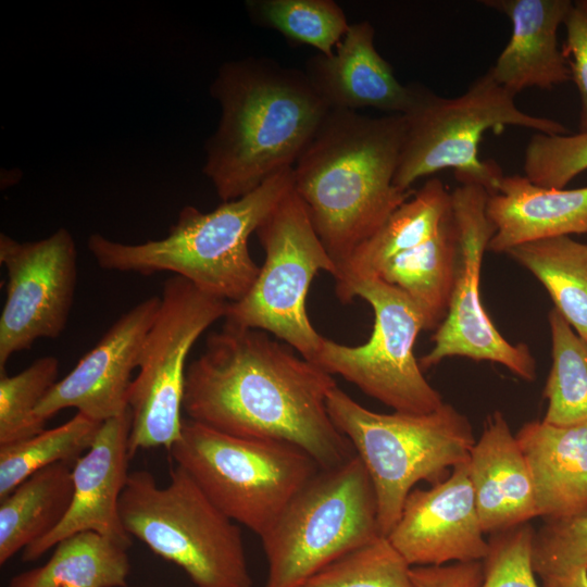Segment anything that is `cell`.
Instances as JSON below:
<instances>
[{"instance_id":"cell-27","label":"cell","mask_w":587,"mask_h":587,"mask_svg":"<svg viewBox=\"0 0 587 587\" xmlns=\"http://www.w3.org/2000/svg\"><path fill=\"white\" fill-rule=\"evenodd\" d=\"M507 254L541 283L554 309L587 338V243L560 236L517 246Z\"/></svg>"},{"instance_id":"cell-16","label":"cell","mask_w":587,"mask_h":587,"mask_svg":"<svg viewBox=\"0 0 587 587\" xmlns=\"http://www.w3.org/2000/svg\"><path fill=\"white\" fill-rule=\"evenodd\" d=\"M484 535L466 461L429 489L414 488L386 537L411 566H438L483 561Z\"/></svg>"},{"instance_id":"cell-18","label":"cell","mask_w":587,"mask_h":587,"mask_svg":"<svg viewBox=\"0 0 587 587\" xmlns=\"http://www.w3.org/2000/svg\"><path fill=\"white\" fill-rule=\"evenodd\" d=\"M374 39L370 22L350 23L333 54L316 53L307 61L304 73L329 109L373 108L388 114H404L410 109L412 85L398 80Z\"/></svg>"},{"instance_id":"cell-17","label":"cell","mask_w":587,"mask_h":587,"mask_svg":"<svg viewBox=\"0 0 587 587\" xmlns=\"http://www.w3.org/2000/svg\"><path fill=\"white\" fill-rule=\"evenodd\" d=\"M129 408L101 423L90 448L72 466L73 496L67 513L43 538L27 546L23 561H35L75 533L92 530L129 548L120 499L128 479Z\"/></svg>"},{"instance_id":"cell-20","label":"cell","mask_w":587,"mask_h":587,"mask_svg":"<svg viewBox=\"0 0 587 587\" xmlns=\"http://www.w3.org/2000/svg\"><path fill=\"white\" fill-rule=\"evenodd\" d=\"M475 504L485 534H497L538 516L532 477L504 415L488 416L467 459Z\"/></svg>"},{"instance_id":"cell-24","label":"cell","mask_w":587,"mask_h":587,"mask_svg":"<svg viewBox=\"0 0 587 587\" xmlns=\"http://www.w3.org/2000/svg\"><path fill=\"white\" fill-rule=\"evenodd\" d=\"M459 236L452 210L437 233L389 260L377 278L399 288L420 309L425 330H436L447 316L455 278Z\"/></svg>"},{"instance_id":"cell-38","label":"cell","mask_w":587,"mask_h":587,"mask_svg":"<svg viewBox=\"0 0 587 587\" xmlns=\"http://www.w3.org/2000/svg\"><path fill=\"white\" fill-rule=\"evenodd\" d=\"M542 587H587V571L554 575L541 578Z\"/></svg>"},{"instance_id":"cell-9","label":"cell","mask_w":587,"mask_h":587,"mask_svg":"<svg viewBox=\"0 0 587 587\" xmlns=\"http://www.w3.org/2000/svg\"><path fill=\"white\" fill-rule=\"evenodd\" d=\"M382 536L367 472L354 454L320 470L260 536L264 587H298L338 558Z\"/></svg>"},{"instance_id":"cell-3","label":"cell","mask_w":587,"mask_h":587,"mask_svg":"<svg viewBox=\"0 0 587 587\" xmlns=\"http://www.w3.org/2000/svg\"><path fill=\"white\" fill-rule=\"evenodd\" d=\"M402 114L330 109L292 167L294 190L340 266L415 192L394 185Z\"/></svg>"},{"instance_id":"cell-26","label":"cell","mask_w":587,"mask_h":587,"mask_svg":"<svg viewBox=\"0 0 587 587\" xmlns=\"http://www.w3.org/2000/svg\"><path fill=\"white\" fill-rule=\"evenodd\" d=\"M46 564L14 576L8 587H127L128 548L92 530L59 541Z\"/></svg>"},{"instance_id":"cell-14","label":"cell","mask_w":587,"mask_h":587,"mask_svg":"<svg viewBox=\"0 0 587 587\" xmlns=\"http://www.w3.org/2000/svg\"><path fill=\"white\" fill-rule=\"evenodd\" d=\"M0 263L8 275L0 315L1 373L11 357L65 329L77 283L76 243L66 228L33 241L1 233Z\"/></svg>"},{"instance_id":"cell-10","label":"cell","mask_w":587,"mask_h":587,"mask_svg":"<svg viewBox=\"0 0 587 587\" xmlns=\"http://www.w3.org/2000/svg\"><path fill=\"white\" fill-rule=\"evenodd\" d=\"M265 258L249 291L228 303L225 322L270 333L314 363L324 337L305 301L314 276L337 273L307 210L290 190L255 230Z\"/></svg>"},{"instance_id":"cell-23","label":"cell","mask_w":587,"mask_h":587,"mask_svg":"<svg viewBox=\"0 0 587 587\" xmlns=\"http://www.w3.org/2000/svg\"><path fill=\"white\" fill-rule=\"evenodd\" d=\"M450 210L451 192L440 179H427L338 266L334 276L338 300L350 303L351 289L358 282L376 277L389 260L433 237Z\"/></svg>"},{"instance_id":"cell-5","label":"cell","mask_w":587,"mask_h":587,"mask_svg":"<svg viewBox=\"0 0 587 587\" xmlns=\"http://www.w3.org/2000/svg\"><path fill=\"white\" fill-rule=\"evenodd\" d=\"M327 410L367 472L382 536L397 524L414 485L445 479L450 469L467 461L476 441L469 419L449 403L422 414L378 413L337 385Z\"/></svg>"},{"instance_id":"cell-32","label":"cell","mask_w":587,"mask_h":587,"mask_svg":"<svg viewBox=\"0 0 587 587\" xmlns=\"http://www.w3.org/2000/svg\"><path fill=\"white\" fill-rule=\"evenodd\" d=\"M59 360L36 359L20 373H0V446L29 438L45 429L35 411L58 382Z\"/></svg>"},{"instance_id":"cell-31","label":"cell","mask_w":587,"mask_h":587,"mask_svg":"<svg viewBox=\"0 0 587 587\" xmlns=\"http://www.w3.org/2000/svg\"><path fill=\"white\" fill-rule=\"evenodd\" d=\"M411 565L386 536L330 562L298 587H414Z\"/></svg>"},{"instance_id":"cell-33","label":"cell","mask_w":587,"mask_h":587,"mask_svg":"<svg viewBox=\"0 0 587 587\" xmlns=\"http://www.w3.org/2000/svg\"><path fill=\"white\" fill-rule=\"evenodd\" d=\"M524 173L547 188H565L587 171V132L566 135L535 133L524 153Z\"/></svg>"},{"instance_id":"cell-12","label":"cell","mask_w":587,"mask_h":587,"mask_svg":"<svg viewBox=\"0 0 587 587\" xmlns=\"http://www.w3.org/2000/svg\"><path fill=\"white\" fill-rule=\"evenodd\" d=\"M357 297L373 309L371 337L360 346L324 337L314 363L394 411L422 414L440 408L442 397L427 382L414 355L416 338L425 329L416 304L399 288L377 277L358 282L350 300Z\"/></svg>"},{"instance_id":"cell-25","label":"cell","mask_w":587,"mask_h":587,"mask_svg":"<svg viewBox=\"0 0 587 587\" xmlns=\"http://www.w3.org/2000/svg\"><path fill=\"white\" fill-rule=\"evenodd\" d=\"M72 463L47 466L0 499V564L43 538L63 520L73 496Z\"/></svg>"},{"instance_id":"cell-7","label":"cell","mask_w":587,"mask_h":587,"mask_svg":"<svg viewBox=\"0 0 587 587\" xmlns=\"http://www.w3.org/2000/svg\"><path fill=\"white\" fill-rule=\"evenodd\" d=\"M120 514L130 537L182 567L197 587H252L237 523L176 464L163 487L149 471L129 473Z\"/></svg>"},{"instance_id":"cell-2","label":"cell","mask_w":587,"mask_h":587,"mask_svg":"<svg viewBox=\"0 0 587 587\" xmlns=\"http://www.w3.org/2000/svg\"><path fill=\"white\" fill-rule=\"evenodd\" d=\"M210 93L221 116L202 171L222 202L294 167L330 110L304 71L264 57L222 64Z\"/></svg>"},{"instance_id":"cell-22","label":"cell","mask_w":587,"mask_h":587,"mask_svg":"<svg viewBox=\"0 0 587 587\" xmlns=\"http://www.w3.org/2000/svg\"><path fill=\"white\" fill-rule=\"evenodd\" d=\"M545 522L587 514V425L524 424L515 435Z\"/></svg>"},{"instance_id":"cell-13","label":"cell","mask_w":587,"mask_h":587,"mask_svg":"<svg viewBox=\"0 0 587 587\" xmlns=\"http://www.w3.org/2000/svg\"><path fill=\"white\" fill-rule=\"evenodd\" d=\"M488 191L460 184L451 191V210L458 227V262L446 319L435 330L433 348L420 358L426 371L447 358L463 357L505 366L524 380L536 378V361L526 344L508 341L490 320L480 298V270L495 234L486 213Z\"/></svg>"},{"instance_id":"cell-28","label":"cell","mask_w":587,"mask_h":587,"mask_svg":"<svg viewBox=\"0 0 587 587\" xmlns=\"http://www.w3.org/2000/svg\"><path fill=\"white\" fill-rule=\"evenodd\" d=\"M552 364L544 388V422L587 425V338L579 336L553 308L548 313Z\"/></svg>"},{"instance_id":"cell-29","label":"cell","mask_w":587,"mask_h":587,"mask_svg":"<svg viewBox=\"0 0 587 587\" xmlns=\"http://www.w3.org/2000/svg\"><path fill=\"white\" fill-rule=\"evenodd\" d=\"M101 423L76 413L67 422L0 446V499L36 472L59 462H74L92 445Z\"/></svg>"},{"instance_id":"cell-4","label":"cell","mask_w":587,"mask_h":587,"mask_svg":"<svg viewBox=\"0 0 587 587\" xmlns=\"http://www.w3.org/2000/svg\"><path fill=\"white\" fill-rule=\"evenodd\" d=\"M292 188L289 167L213 211L185 205L164 238L125 243L95 233L87 246L103 270L145 276L170 272L203 292L236 302L249 291L260 271L249 251V237Z\"/></svg>"},{"instance_id":"cell-11","label":"cell","mask_w":587,"mask_h":587,"mask_svg":"<svg viewBox=\"0 0 587 587\" xmlns=\"http://www.w3.org/2000/svg\"><path fill=\"white\" fill-rule=\"evenodd\" d=\"M228 303L180 276L164 282L128 391L130 459L141 449L168 452L179 438L188 353L208 327L225 317Z\"/></svg>"},{"instance_id":"cell-15","label":"cell","mask_w":587,"mask_h":587,"mask_svg":"<svg viewBox=\"0 0 587 587\" xmlns=\"http://www.w3.org/2000/svg\"><path fill=\"white\" fill-rule=\"evenodd\" d=\"M160 305V297L141 300L123 313L37 407L36 417L46 423L61 410L74 408L102 423L128 409L132 373L138 369L147 334Z\"/></svg>"},{"instance_id":"cell-36","label":"cell","mask_w":587,"mask_h":587,"mask_svg":"<svg viewBox=\"0 0 587 587\" xmlns=\"http://www.w3.org/2000/svg\"><path fill=\"white\" fill-rule=\"evenodd\" d=\"M566 39L562 48L579 98L578 129L587 132V0H576L564 20Z\"/></svg>"},{"instance_id":"cell-6","label":"cell","mask_w":587,"mask_h":587,"mask_svg":"<svg viewBox=\"0 0 587 587\" xmlns=\"http://www.w3.org/2000/svg\"><path fill=\"white\" fill-rule=\"evenodd\" d=\"M413 101L407 113L404 138L394 185L402 191L420 178L451 168L460 184L484 187L495 193L503 176L495 161L479 158V143L488 130L508 126L548 135L569 129L552 118L521 110L515 96L499 85L490 72L475 78L457 97H441L420 84H411Z\"/></svg>"},{"instance_id":"cell-1","label":"cell","mask_w":587,"mask_h":587,"mask_svg":"<svg viewBox=\"0 0 587 587\" xmlns=\"http://www.w3.org/2000/svg\"><path fill=\"white\" fill-rule=\"evenodd\" d=\"M336 386L333 375L266 332L225 322L187 366L183 410L227 435L295 445L326 470L354 455L327 410Z\"/></svg>"},{"instance_id":"cell-37","label":"cell","mask_w":587,"mask_h":587,"mask_svg":"<svg viewBox=\"0 0 587 587\" xmlns=\"http://www.w3.org/2000/svg\"><path fill=\"white\" fill-rule=\"evenodd\" d=\"M414 587H479L483 561L454 562L438 566H412Z\"/></svg>"},{"instance_id":"cell-34","label":"cell","mask_w":587,"mask_h":587,"mask_svg":"<svg viewBox=\"0 0 587 587\" xmlns=\"http://www.w3.org/2000/svg\"><path fill=\"white\" fill-rule=\"evenodd\" d=\"M532 559L540 578L587 571V514L545 522L535 530Z\"/></svg>"},{"instance_id":"cell-30","label":"cell","mask_w":587,"mask_h":587,"mask_svg":"<svg viewBox=\"0 0 587 587\" xmlns=\"http://www.w3.org/2000/svg\"><path fill=\"white\" fill-rule=\"evenodd\" d=\"M245 7L253 24L324 55L333 54L350 26L344 10L332 0H249Z\"/></svg>"},{"instance_id":"cell-8","label":"cell","mask_w":587,"mask_h":587,"mask_svg":"<svg viewBox=\"0 0 587 587\" xmlns=\"http://www.w3.org/2000/svg\"><path fill=\"white\" fill-rule=\"evenodd\" d=\"M168 453L215 507L259 537L321 470L295 445L236 437L189 419Z\"/></svg>"},{"instance_id":"cell-19","label":"cell","mask_w":587,"mask_h":587,"mask_svg":"<svg viewBox=\"0 0 587 587\" xmlns=\"http://www.w3.org/2000/svg\"><path fill=\"white\" fill-rule=\"evenodd\" d=\"M504 14L511 36L488 70L495 80L516 96L527 88L552 89L572 80L567 60L558 45V30L571 0H484Z\"/></svg>"},{"instance_id":"cell-21","label":"cell","mask_w":587,"mask_h":587,"mask_svg":"<svg viewBox=\"0 0 587 587\" xmlns=\"http://www.w3.org/2000/svg\"><path fill=\"white\" fill-rule=\"evenodd\" d=\"M486 213L495 226L488 250L505 253L537 240L587 234V186L547 188L526 176L503 175L488 196Z\"/></svg>"},{"instance_id":"cell-35","label":"cell","mask_w":587,"mask_h":587,"mask_svg":"<svg viewBox=\"0 0 587 587\" xmlns=\"http://www.w3.org/2000/svg\"><path fill=\"white\" fill-rule=\"evenodd\" d=\"M534 534L529 523L492 534L479 587H538L532 559Z\"/></svg>"}]
</instances>
